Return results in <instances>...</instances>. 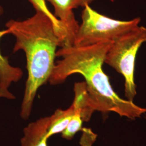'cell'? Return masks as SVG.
Returning a JSON list of instances; mask_svg holds the SVG:
<instances>
[{"instance_id":"cell-1","label":"cell","mask_w":146,"mask_h":146,"mask_svg":"<svg viewBox=\"0 0 146 146\" xmlns=\"http://www.w3.org/2000/svg\"><path fill=\"white\" fill-rule=\"evenodd\" d=\"M5 26L15 37L13 52L22 50L26 56L28 78L20 116L27 120L30 117L38 89L52 75L57 48L71 44L65 29L47 6L36 9L35 15L25 20H11Z\"/></svg>"},{"instance_id":"cell-2","label":"cell","mask_w":146,"mask_h":146,"mask_svg":"<svg viewBox=\"0 0 146 146\" xmlns=\"http://www.w3.org/2000/svg\"><path fill=\"white\" fill-rule=\"evenodd\" d=\"M112 42L62 47L56 52V56L61 59L55 63L48 81L52 85L59 84L70 75L80 74L85 80L90 104L94 111L115 112L134 120L146 113V108L121 98L112 88L109 77L102 68Z\"/></svg>"},{"instance_id":"cell-3","label":"cell","mask_w":146,"mask_h":146,"mask_svg":"<svg viewBox=\"0 0 146 146\" xmlns=\"http://www.w3.org/2000/svg\"><path fill=\"white\" fill-rule=\"evenodd\" d=\"M145 42L146 27H136L112 42L104 60V63L123 76L125 97L131 101H133L136 94L134 79L136 57L139 48Z\"/></svg>"},{"instance_id":"cell-4","label":"cell","mask_w":146,"mask_h":146,"mask_svg":"<svg viewBox=\"0 0 146 146\" xmlns=\"http://www.w3.org/2000/svg\"><path fill=\"white\" fill-rule=\"evenodd\" d=\"M82 23L78 27L74 45L82 47L99 43L113 42L127 31L139 26V17L121 21L108 17L94 11L90 5L84 7Z\"/></svg>"},{"instance_id":"cell-5","label":"cell","mask_w":146,"mask_h":146,"mask_svg":"<svg viewBox=\"0 0 146 146\" xmlns=\"http://www.w3.org/2000/svg\"><path fill=\"white\" fill-rule=\"evenodd\" d=\"M50 2L54 7L55 16L60 21L67 32L68 38L74 45V39L78 30L76 21L73 10L80 7L90 5L94 0H44Z\"/></svg>"},{"instance_id":"cell-6","label":"cell","mask_w":146,"mask_h":146,"mask_svg":"<svg viewBox=\"0 0 146 146\" xmlns=\"http://www.w3.org/2000/svg\"><path fill=\"white\" fill-rule=\"evenodd\" d=\"M50 116L44 117L30 123L23 129L21 146H47V134Z\"/></svg>"},{"instance_id":"cell-7","label":"cell","mask_w":146,"mask_h":146,"mask_svg":"<svg viewBox=\"0 0 146 146\" xmlns=\"http://www.w3.org/2000/svg\"><path fill=\"white\" fill-rule=\"evenodd\" d=\"M3 13V8L0 5V16L2 15ZM8 34H11L9 29L0 31V39ZM22 76V71L21 69L11 66L8 58L3 56L0 51V82L2 86L8 88L12 83L20 80Z\"/></svg>"},{"instance_id":"cell-8","label":"cell","mask_w":146,"mask_h":146,"mask_svg":"<svg viewBox=\"0 0 146 146\" xmlns=\"http://www.w3.org/2000/svg\"><path fill=\"white\" fill-rule=\"evenodd\" d=\"M75 113V108L72 104L68 109H58L50 116V121L47 131V137L48 139L52 136L61 133L72 119Z\"/></svg>"},{"instance_id":"cell-9","label":"cell","mask_w":146,"mask_h":146,"mask_svg":"<svg viewBox=\"0 0 146 146\" xmlns=\"http://www.w3.org/2000/svg\"><path fill=\"white\" fill-rule=\"evenodd\" d=\"M80 140V146H92L96 140L98 135L89 128H82Z\"/></svg>"},{"instance_id":"cell-10","label":"cell","mask_w":146,"mask_h":146,"mask_svg":"<svg viewBox=\"0 0 146 146\" xmlns=\"http://www.w3.org/2000/svg\"><path fill=\"white\" fill-rule=\"evenodd\" d=\"M0 98H3L7 99L13 100L15 99V96L11 93L8 88L5 87L0 82Z\"/></svg>"}]
</instances>
